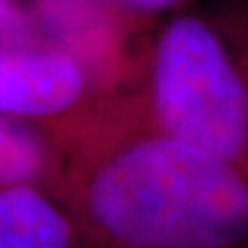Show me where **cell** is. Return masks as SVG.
Returning <instances> with one entry per match:
<instances>
[{
  "label": "cell",
  "instance_id": "cell-1",
  "mask_svg": "<svg viewBox=\"0 0 248 248\" xmlns=\"http://www.w3.org/2000/svg\"><path fill=\"white\" fill-rule=\"evenodd\" d=\"M83 207L122 248H232L248 236V180L234 161L161 133L99 161Z\"/></svg>",
  "mask_w": 248,
  "mask_h": 248
},
{
  "label": "cell",
  "instance_id": "cell-5",
  "mask_svg": "<svg viewBox=\"0 0 248 248\" xmlns=\"http://www.w3.org/2000/svg\"><path fill=\"white\" fill-rule=\"evenodd\" d=\"M46 164L42 143L9 118H0V186L33 184Z\"/></svg>",
  "mask_w": 248,
  "mask_h": 248
},
{
  "label": "cell",
  "instance_id": "cell-2",
  "mask_svg": "<svg viewBox=\"0 0 248 248\" xmlns=\"http://www.w3.org/2000/svg\"><path fill=\"white\" fill-rule=\"evenodd\" d=\"M151 108L170 139L234 164L248 149V85L219 35L199 17L182 15L159 31Z\"/></svg>",
  "mask_w": 248,
  "mask_h": 248
},
{
  "label": "cell",
  "instance_id": "cell-6",
  "mask_svg": "<svg viewBox=\"0 0 248 248\" xmlns=\"http://www.w3.org/2000/svg\"><path fill=\"white\" fill-rule=\"evenodd\" d=\"M23 25H25V19L17 4L13 0H0V40L17 37L23 31Z\"/></svg>",
  "mask_w": 248,
  "mask_h": 248
},
{
  "label": "cell",
  "instance_id": "cell-7",
  "mask_svg": "<svg viewBox=\"0 0 248 248\" xmlns=\"http://www.w3.org/2000/svg\"><path fill=\"white\" fill-rule=\"evenodd\" d=\"M120 6H126L130 11L137 13H159V11H168L172 6L180 4L182 0H110Z\"/></svg>",
  "mask_w": 248,
  "mask_h": 248
},
{
  "label": "cell",
  "instance_id": "cell-3",
  "mask_svg": "<svg viewBox=\"0 0 248 248\" xmlns=\"http://www.w3.org/2000/svg\"><path fill=\"white\" fill-rule=\"evenodd\" d=\"M83 64L66 52L0 50V118H48L79 102Z\"/></svg>",
  "mask_w": 248,
  "mask_h": 248
},
{
  "label": "cell",
  "instance_id": "cell-4",
  "mask_svg": "<svg viewBox=\"0 0 248 248\" xmlns=\"http://www.w3.org/2000/svg\"><path fill=\"white\" fill-rule=\"evenodd\" d=\"M75 228L35 184L0 186V248H73Z\"/></svg>",
  "mask_w": 248,
  "mask_h": 248
}]
</instances>
